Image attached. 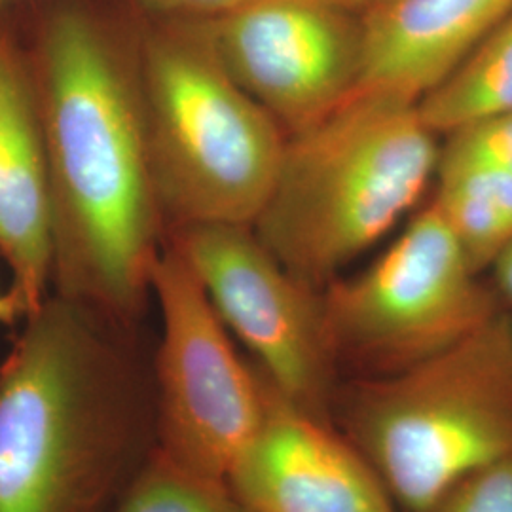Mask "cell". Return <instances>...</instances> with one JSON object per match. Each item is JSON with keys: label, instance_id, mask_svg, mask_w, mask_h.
I'll use <instances>...</instances> for the list:
<instances>
[{"label": "cell", "instance_id": "1", "mask_svg": "<svg viewBox=\"0 0 512 512\" xmlns=\"http://www.w3.org/2000/svg\"><path fill=\"white\" fill-rule=\"evenodd\" d=\"M33 73L54 198L57 294L128 317L150 291L160 251L139 76L78 10L48 23Z\"/></svg>", "mask_w": 512, "mask_h": 512}, {"label": "cell", "instance_id": "2", "mask_svg": "<svg viewBox=\"0 0 512 512\" xmlns=\"http://www.w3.org/2000/svg\"><path fill=\"white\" fill-rule=\"evenodd\" d=\"M95 315L48 296L0 363V512H112L156 448V399Z\"/></svg>", "mask_w": 512, "mask_h": 512}, {"label": "cell", "instance_id": "3", "mask_svg": "<svg viewBox=\"0 0 512 512\" xmlns=\"http://www.w3.org/2000/svg\"><path fill=\"white\" fill-rule=\"evenodd\" d=\"M437 137L416 99L357 88L287 137L256 236L296 279L327 287L421 202L439 169Z\"/></svg>", "mask_w": 512, "mask_h": 512}, {"label": "cell", "instance_id": "4", "mask_svg": "<svg viewBox=\"0 0 512 512\" xmlns=\"http://www.w3.org/2000/svg\"><path fill=\"white\" fill-rule=\"evenodd\" d=\"M342 418L395 507L431 511L461 480L512 456L511 315L357 385Z\"/></svg>", "mask_w": 512, "mask_h": 512}, {"label": "cell", "instance_id": "5", "mask_svg": "<svg viewBox=\"0 0 512 512\" xmlns=\"http://www.w3.org/2000/svg\"><path fill=\"white\" fill-rule=\"evenodd\" d=\"M137 76L160 209L179 226H253L289 135L228 73L203 23L148 38Z\"/></svg>", "mask_w": 512, "mask_h": 512}, {"label": "cell", "instance_id": "6", "mask_svg": "<svg viewBox=\"0 0 512 512\" xmlns=\"http://www.w3.org/2000/svg\"><path fill=\"white\" fill-rule=\"evenodd\" d=\"M458 239L429 203L361 274L321 296L334 359L378 376L458 344L501 311Z\"/></svg>", "mask_w": 512, "mask_h": 512}, {"label": "cell", "instance_id": "7", "mask_svg": "<svg viewBox=\"0 0 512 512\" xmlns=\"http://www.w3.org/2000/svg\"><path fill=\"white\" fill-rule=\"evenodd\" d=\"M162 336L156 355V448L226 480L262 423L268 382L247 365L200 279L171 243L150 268Z\"/></svg>", "mask_w": 512, "mask_h": 512}, {"label": "cell", "instance_id": "8", "mask_svg": "<svg viewBox=\"0 0 512 512\" xmlns=\"http://www.w3.org/2000/svg\"><path fill=\"white\" fill-rule=\"evenodd\" d=\"M173 243L260 374L285 401L323 420L336 359L321 296L275 258L253 226H181Z\"/></svg>", "mask_w": 512, "mask_h": 512}, {"label": "cell", "instance_id": "9", "mask_svg": "<svg viewBox=\"0 0 512 512\" xmlns=\"http://www.w3.org/2000/svg\"><path fill=\"white\" fill-rule=\"evenodd\" d=\"M332 0H255L203 27L239 86L291 137L361 84V21Z\"/></svg>", "mask_w": 512, "mask_h": 512}, {"label": "cell", "instance_id": "10", "mask_svg": "<svg viewBox=\"0 0 512 512\" xmlns=\"http://www.w3.org/2000/svg\"><path fill=\"white\" fill-rule=\"evenodd\" d=\"M228 484L253 512H397L361 452L270 382L262 423Z\"/></svg>", "mask_w": 512, "mask_h": 512}, {"label": "cell", "instance_id": "11", "mask_svg": "<svg viewBox=\"0 0 512 512\" xmlns=\"http://www.w3.org/2000/svg\"><path fill=\"white\" fill-rule=\"evenodd\" d=\"M0 256L25 313L54 281V198L35 73L0 38Z\"/></svg>", "mask_w": 512, "mask_h": 512}, {"label": "cell", "instance_id": "12", "mask_svg": "<svg viewBox=\"0 0 512 512\" xmlns=\"http://www.w3.org/2000/svg\"><path fill=\"white\" fill-rule=\"evenodd\" d=\"M512 14V0H385L363 12L359 88L420 101Z\"/></svg>", "mask_w": 512, "mask_h": 512}, {"label": "cell", "instance_id": "13", "mask_svg": "<svg viewBox=\"0 0 512 512\" xmlns=\"http://www.w3.org/2000/svg\"><path fill=\"white\" fill-rule=\"evenodd\" d=\"M431 203L476 274L492 268L512 241V175L497 165L440 148Z\"/></svg>", "mask_w": 512, "mask_h": 512}, {"label": "cell", "instance_id": "14", "mask_svg": "<svg viewBox=\"0 0 512 512\" xmlns=\"http://www.w3.org/2000/svg\"><path fill=\"white\" fill-rule=\"evenodd\" d=\"M418 109L429 129L444 137L511 114L512 14L421 97Z\"/></svg>", "mask_w": 512, "mask_h": 512}, {"label": "cell", "instance_id": "15", "mask_svg": "<svg viewBox=\"0 0 512 512\" xmlns=\"http://www.w3.org/2000/svg\"><path fill=\"white\" fill-rule=\"evenodd\" d=\"M112 512H253L226 480L192 471L154 448Z\"/></svg>", "mask_w": 512, "mask_h": 512}, {"label": "cell", "instance_id": "16", "mask_svg": "<svg viewBox=\"0 0 512 512\" xmlns=\"http://www.w3.org/2000/svg\"><path fill=\"white\" fill-rule=\"evenodd\" d=\"M429 512H512V456L461 480Z\"/></svg>", "mask_w": 512, "mask_h": 512}, {"label": "cell", "instance_id": "17", "mask_svg": "<svg viewBox=\"0 0 512 512\" xmlns=\"http://www.w3.org/2000/svg\"><path fill=\"white\" fill-rule=\"evenodd\" d=\"M444 148L490 162L512 175V112L446 137Z\"/></svg>", "mask_w": 512, "mask_h": 512}, {"label": "cell", "instance_id": "18", "mask_svg": "<svg viewBox=\"0 0 512 512\" xmlns=\"http://www.w3.org/2000/svg\"><path fill=\"white\" fill-rule=\"evenodd\" d=\"M165 10L179 12L194 18L217 19L226 16L238 8H243L255 0H152Z\"/></svg>", "mask_w": 512, "mask_h": 512}, {"label": "cell", "instance_id": "19", "mask_svg": "<svg viewBox=\"0 0 512 512\" xmlns=\"http://www.w3.org/2000/svg\"><path fill=\"white\" fill-rule=\"evenodd\" d=\"M494 291L499 302L512 308V241L501 251L492 264Z\"/></svg>", "mask_w": 512, "mask_h": 512}, {"label": "cell", "instance_id": "20", "mask_svg": "<svg viewBox=\"0 0 512 512\" xmlns=\"http://www.w3.org/2000/svg\"><path fill=\"white\" fill-rule=\"evenodd\" d=\"M27 313L18 296L12 289L0 291V325H16L19 319H25Z\"/></svg>", "mask_w": 512, "mask_h": 512}, {"label": "cell", "instance_id": "21", "mask_svg": "<svg viewBox=\"0 0 512 512\" xmlns=\"http://www.w3.org/2000/svg\"><path fill=\"white\" fill-rule=\"evenodd\" d=\"M334 4H338V6H342V8H346V10H370V8H374V6H378V4H382L385 0H332Z\"/></svg>", "mask_w": 512, "mask_h": 512}, {"label": "cell", "instance_id": "22", "mask_svg": "<svg viewBox=\"0 0 512 512\" xmlns=\"http://www.w3.org/2000/svg\"><path fill=\"white\" fill-rule=\"evenodd\" d=\"M10 2H12V0H0V10H2L6 4H10Z\"/></svg>", "mask_w": 512, "mask_h": 512}]
</instances>
